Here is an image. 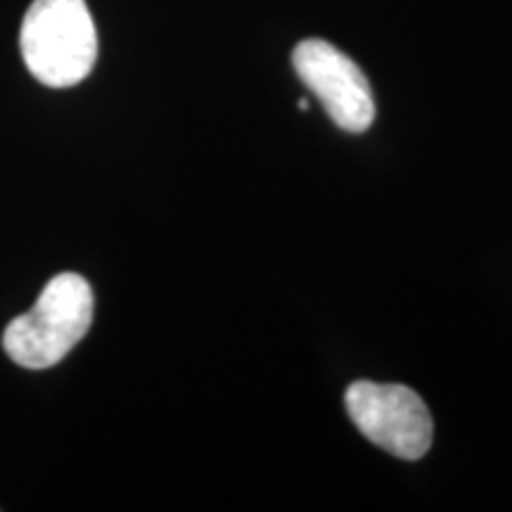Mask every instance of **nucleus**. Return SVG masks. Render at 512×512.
Instances as JSON below:
<instances>
[{
    "label": "nucleus",
    "instance_id": "f257e3e1",
    "mask_svg": "<svg viewBox=\"0 0 512 512\" xmlns=\"http://www.w3.org/2000/svg\"><path fill=\"white\" fill-rule=\"evenodd\" d=\"M19 48L43 86L81 83L98 60V31L86 0H34L24 15Z\"/></svg>",
    "mask_w": 512,
    "mask_h": 512
},
{
    "label": "nucleus",
    "instance_id": "f03ea898",
    "mask_svg": "<svg viewBox=\"0 0 512 512\" xmlns=\"http://www.w3.org/2000/svg\"><path fill=\"white\" fill-rule=\"evenodd\" d=\"M93 290L79 273H60L36 304L5 328L3 347L17 366L43 370L60 363L93 323Z\"/></svg>",
    "mask_w": 512,
    "mask_h": 512
},
{
    "label": "nucleus",
    "instance_id": "7ed1b4c3",
    "mask_svg": "<svg viewBox=\"0 0 512 512\" xmlns=\"http://www.w3.org/2000/svg\"><path fill=\"white\" fill-rule=\"evenodd\" d=\"M344 406L363 437L392 456L420 460L430 451L432 415L411 387L358 380L344 394Z\"/></svg>",
    "mask_w": 512,
    "mask_h": 512
},
{
    "label": "nucleus",
    "instance_id": "20e7f679",
    "mask_svg": "<svg viewBox=\"0 0 512 512\" xmlns=\"http://www.w3.org/2000/svg\"><path fill=\"white\" fill-rule=\"evenodd\" d=\"M294 72L316 95L339 128L349 133L368 131L375 119V100L366 74L358 64L320 38H306L292 53Z\"/></svg>",
    "mask_w": 512,
    "mask_h": 512
},
{
    "label": "nucleus",
    "instance_id": "39448f33",
    "mask_svg": "<svg viewBox=\"0 0 512 512\" xmlns=\"http://www.w3.org/2000/svg\"><path fill=\"white\" fill-rule=\"evenodd\" d=\"M299 110H302V112H306V110H309V102H306V98H302V100H299Z\"/></svg>",
    "mask_w": 512,
    "mask_h": 512
}]
</instances>
